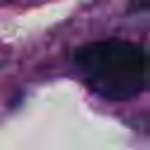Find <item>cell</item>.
<instances>
[{
  "mask_svg": "<svg viewBox=\"0 0 150 150\" xmlns=\"http://www.w3.org/2000/svg\"><path fill=\"white\" fill-rule=\"evenodd\" d=\"M75 63L89 87L105 98L124 101L145 89V52L124 40L91 42L75 52Z\"/></svg>",
  "mask_w": 150,
  "mask_h": 150,
  "instance_id": "cell-1",
  "label": "cell"
}]
</instances>
